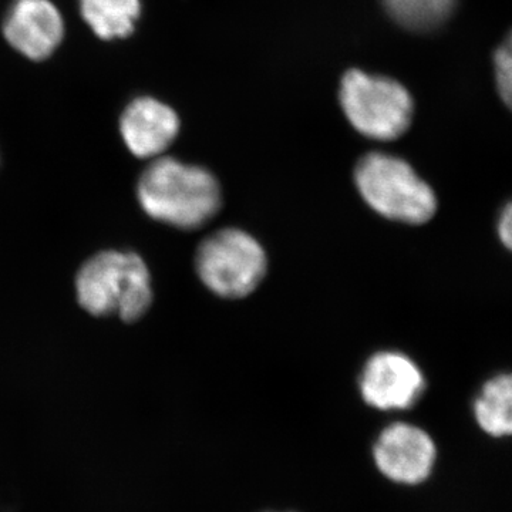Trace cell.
Segmentation results:
<instances>
[{
    "label": "cell",
    "mask_w": 512,
    "mask_h": 512,
    "mask_svg": "<svg viewBox=\"0 0 512 512\" xmlns=\"http://www.w3.org/2000/svg\"><path fill=\"white\" fill-rule=\"evenodd\" d=\"M138 200L154 220L181 229L207 224L221 208L217 178L197 165L158 158L138 181Z\"/></svg>",
    "instance_id": "6da1fadb"
},
{
    "label": "cell",
    "mask_w": 512,
    "mask_h": 512,
    "mask_svg": "<svg viewBox=\"0 0 512 512\" xmlns=\"http://www.w3.org/2000/svg\"><path fill=\"white\" fill-rule=\"evenodd\" d=\"M355 184L366 204L390 221L427 224L439 208L433 188L412 165L392 154L370 153L360 158Z\"/></svg>",
    "instance_id": "7a4b0ae2"
},
{
    "label": "cell",
    "mask_w": 512,
    "mask_h": 512,
    "mask_svg": "<svg viewBox=\"0 0 512 512\" xmlns=\"http://www.w3.org/2000/svg\"><path fill=\"white\" fill-rule=\"evenodd\" d=\"M77 299L96 316L117 313L124 322H136L153 299L150 272L133 252L107 251L94 256L77 275Z\"/></svg>",
    "instance_id": "3957f363"
},
{
    "label": "cell",
    "mask_w": 512,
    "mask_h": 512,
    "mask_svg": "<svg viewBox=\"0 0 512 512\" xmlns=\"http://www.w3.org/2000/svg\"><path fill=\"white\" fill-rule=\"evenodd\" d=\"M340 106L353 128L372 140H396L412 124L413 99L402 84L360 70L343 77Z\"/></svg>",
    "instance_id": "277c9868"
},
{
    "label": "cell",
    "mask_w": 512,
    "mask_h": 512,
    "mask_svg": "<svg viewBox=\"0 0 512 512\" xmlns=\"http://www.w3.org/2000/svg\"><path fill=\"white\" fill-rule=\"evenodd\" d=\"M195 268L202 284L221 298L251 295L264 281L268 258L258 239L238 228L214 232L198 248Z\"/></svg>",
    "instance_id": "5b68a950"
},
{
    "label": "cell",
    "mask_w": 512,
    "mask_h": 512,
    "mask_svg": "<svg viewBox=\"0 0 512 512\" xmlns=\"http://www.w3.org/2000/svg\"><path fill=\"white\" fill-rule=\"evenodd\" d=\"M360 394L373 409L407 410L426 390L419 365L402 352H377L367 360L359 380Z\"/></svg>",
    "instance_id": "8992f818"
},
{
    "label": "cell",
    "mask_w": 512,
    "mask_h": 512,
    "mask_svg": "<svg viewBox=\"0 0 512 512\" xmlns=\"http://www.w3.org/2000/svg\"><path fill=\"white\" fill-rule=\"evenodd\" d=\"M436 458V443L430 434L403 421L382 430L373 446L377 470L397 484L423 483L433 473Z\"/></svg>",
    "instance_id": "52a82bcc"
},
{
    "label": "cell",
    "mask_w": 512,
    "mask_h": 512,
    "mask_svg": "<svg viewBox=\"0 0 512 512\" xmlns=\"http://www.w3.org/2000/svg\"><path fill=\"white\" fill-rule=\"evenodd\" d=\"M3 33L20 55L43 60L62 42L64 22L50 0H18L6 16Z\"/></svg>",
    "instance_id": "ba28073f"
},
{
    "label": "cell",
    "mask_w": 512,
    "mask_h": 512,
    "mask_svg": "<svg viewBox=\"0 0 512 512\" xmlns=\"http://www.w3.org/2000/svg\"><path fill=\"white\" fill-rule=\"evenodd\" d=\"M121 136L136 157L160 156L173 144L180 131L177 113L151 97L128 104L120 121Z\"/></svg>",
    "instance_id": "9c48e42d"
},
{
    "label": "cell",
    "mask_w": 512,
    "mask_h": 512,
    "mask_svg": "<svg viewBox=\"0 0 512 512\" xmlns=\"http://www.w3.org/2000/svg\"><path fill=\"white\" fill-rule=\"evenodd\" d=\"M474 417L480 429L491 437L512 433V377L497 375L488 380L474 400Z\"/></svg>",
    "instance_id": "30bf717a"
},
{
    "label": "cell",
    "mask_w": 512,
    "mask_h": 512,
    "mask_svg": "<svg viewBox=\"0 0 512 512\" xmlns=\"http://www.w3.org/2000/svg\"><path fill=\"white\" fill-rule=\"evenodd\" d=\"M83 19L104 40L130 36L140 16V0H80Z\"/></svg>",
    "instance_id": "8fae6325"
},
{
    "label": "cell",
    "mask_w": 512,
    "mask_h": 512,
    "mask_svg": "<svg viewBox=\"0 0 512 512\" xmlns=\"http://www.w3.org/2000/svg\"><path fill=\"white\" fill-rule=\"evenodd\" d=\"M383 3L390 16L403 28L430 32L450 18L457 0H383Z\"/></svg>",
    "instance_id": "7c38bea8"
},
{
    "label": "cell",
    "mask_w": 512,
    "mask_h": 512,
    "mask_svg": "<svg viewBox=\"0 0 512 512\" xmlns=\"http://www.w3.org/2000/svg\"><path fill=\"white\" fill-rule=\"evenodd\" d=\"M495 79H497L498 92L507 106L511 104L512 97V45L511 36L505 39L503 45L498 47L494 56Z\"/></svg>",
    "instance_id": "4fadbf2b"
},
{
    "label": "cell",
    "mask_w": 512,
    "mask_h": 512,
    "mask_svg": "<svg viewBox=\"0 0 512 512\" xmlns=\"http://www.w3.org/2000/svg\"><path fill=\"white\" fill-rule=\"evenodd\" d=\"M498 237L503 242L505 248L511 249L512 245V207L508 204L501 212L500 220L497 225Z\"/></svg>",
    "instance_id": "5bb4252c"
}]
</instances>
